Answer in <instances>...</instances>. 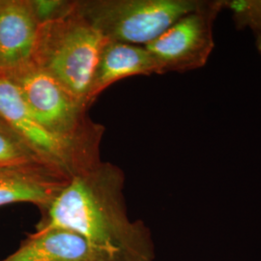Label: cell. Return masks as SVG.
<instances>
[{"label":"cell","mask_w":261,"mask_h":261,"mask_svg":"<svg viewBox=\"0 0 261 261\" xmlns=\"http://www.w3.org/2000/svg\"><path fill=\"white\" fill-rule=\"evenodd\" d=\"M124 185L121 168L101 161L69 181L41 213L36 229L65 228L130 260L155 261L152 232L143 221L129 217Z\"/></svg>","instance_id":"cell-1"},{"label":"cell","mask_w":261,"mask_h":261,"mask_svg":"<svg viewBox=\"0 0 261 261\" xmlns=\"http://www.w3.org/2000/svg\"><path fill=\"white\" fill-rule=\"evenodd\" d=\"M108 39L75 10L40 23L31 64L51 75L88 108L95 68Z\"/></svg>","instance_id":"cell-2"},{"label":"cell","mask_w":261,"mask_h":261,"mask_svg":"<svg viewBox=\"0 0 261 261\" xmlns=\"http://www.w3.org/2000/svg\"><path fill=\"white\" fill-rule=\"evenodd\" d=\"M6 79L17 87L46 130L66 141L99 152L105 128L90 119L89 108L56 79L32 64Z\"/></svg>","instance_id":"cell-3"},{"label":"cell","mask_w":261,"mask_h":261,"mask_svg":"<svg viewBox=\"0 0 261 261\" xmlns=\"http://www.w3.org/2000/svg\"><path fill=\"white\" fill-rule=\"evenodd\" d=\"M199 0H80L75 8L110 41L145 47Z\"/></svg>","instance_id":"cell-4"},{"label":"cell","mask_w":261,"mask_h":261,"mask_svg":"<svg viewBox=\"0 0 261 261\" xmlns=\"http://www.w3.org/2000/svg\"><path fill=\"white\" fill-rule=\"evenodd\" d=\"M224 9L226 0H199L196 9L146 45L158 75L186 73L205 66L214 49L215 21Z\"/></svg>","instance_id":"cell-5"},{"label":"cell","mask_w":261,"mask_h":261,"mask_svg":"<svg viewBox=\"0 0 261 261\" xmlns=\"http://www.w3.org/2000/svg\"><path fill=\"white\" fill-rule=\"evenodd\" d=\"M0 118L25 141L44 163L70 180L101 162L99 152L66 141L46 130L29 110L17 87L1 75Z\"/></svg>","instance_id":"cell-6"},{"label":"cell","mask_w":261,"mask_h":261,"mask_svg":"<svg viewBox=\"0 0 261 261\" xmlns=\"http://www.w3.org/2000/svg\"><path fill=\"white\" fill-rule=\"evenodd\" d=\"M0 261H133L61 227L36 229Z\"/></svg>","instance_id":"cell-7"},{"label":"cell","mask_w":261,"mask_h":261,"mask_svg":"<svg viewBox=\"0 0 261 261\" xmlns=\"http://www.w3.org/2000/svg\"><path fill=\"white\" fill-rule=\"evenodd\" d=\"M39 21L30 0H0V75L31 64Z\"/></svg>","instance_id":"cell-8"},{"label":"cell","mask_w":261,"mask_h":261,"mask_svg":"<svg viewBox=\"0 0 261 261\" xmlns=\"http://www.w3.org/2000/svg\"><path fill=\"white\" fill-rule=\"evenodd\" d=\"M70 179L44 164L0 169V207L27 202L46 211Z\"/></svg>","instance_id":"cell-9"},{"label":"cell","mask_w":261,"mask_h":261,"mask_svg":"<svg viewBox=\"0 0 261 261\" xmlns=\"http://www.w3.org/2000/svg\"><path fill=\"white\" fill-rule=\"evenodd\" d=\"M158 74V68L145 47L108 40L100 53L88 95L91 106L112 84L133 75Z\"/></svg>","instance_id":"cell-10"},{"label":"cell","mask_w":261,"mask_h":261,"mask_svg":"<svg viewBox=\"0 0 261 261\" xmlns=\"http://www.w3.org/2000/svg\"><path fill=\"white\" fill-rule=\"evenodd\" d=\"M44 164L25 141L3 120L0 121V169ZM48 166V165H47Z\"/></svg>","instance_id":"cell-11"},{"label":"cell","mask_w":261,"mask_h":261,"mask_svg":"<svg viewBox=\"0 0 261 261\" xmlns=\"http://www.w3.org/2000/svg\"><path fill=\"white\" fill-rule=\"evenodd\" d=\"M235 27L252 31L255 47L261 56V0H226Z\"/></svg>","instance_id":"cell-12"},{"label":"cell","mask_w":261,"mask_h":261,"mask_svg":"<svg viewBox=\"0 0 261 261\" xmlns=\"http://www.w3.org/2000/svg\"><path fill=\"white\" fill-rule=\"evenodd\" d=\"M30 3L39 24L64 16L73 5V1L64 0H30Z\"/></svg>","instance_id":"cell-13"},{"label":"cell","mask_w":261,"mask_h":261,"mask_svg":"<svg viewBox=\"0 0 261 261\" xmlns=\"http://www.w3.org/2000/svg\"><path fill=\"white\" fill-rule=\"evenodd\" d=\"M1 120H2V119H1V118H0V121H1Z\"/></svg>","instance_id":"cell-14"}]
</instances>
